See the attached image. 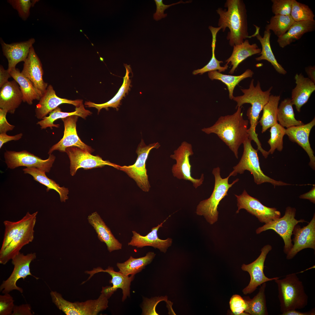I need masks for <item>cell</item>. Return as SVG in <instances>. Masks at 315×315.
<instances>
[{"label": "cell", "mask_w": 315, "mask_h": 315, "mask_svg": "<svg viewBox=\"0 0 315 315\" xmlns=\"http://www.w3.org/2000/svg\"><path fill=\"white\" fill-rule=\"evenodd\" d=\"M160 146L158 142L147 146L142 140L136 151L138 157L135 163L132 165L119 167L118 169L125 172L133 178L144 191L148 192L150 188L146 167V161L150 150L153 148L158 149Z\"/></svg>", "instance_id": "30bf717a"}, {"label": "cell", "mask_w": 315, "mask_h": 315, "mask_svg": "<svg viewBox=\"0 0 315 315\" xmlns=\"http://www.w3.org/2000/svg\"><path fill=\"white\" fill-rule=\"evenodd\" d=\"M295 79L296 86L292 90L291 100L297 111L300 112L301 107L307 102L315 91V83L302 74H296Z\"/></svg>", "instance_id": "4316f807"}, {"label": "cell", "mask_w": 315, "mask_h": 315, "mask_svg": "<svg viewBox=\"0 0 315 315\" xmlns=\"http://www.w3.org/2000/svg\"><path fill=\"white\" fill-rule=\"evenodd\" d=\"M65 152L70 160V172L72 176L74 175L77 170L81 168L87 169L107 165L118 169L119 165L108 161L104 160L99 156L92 155L75 146L67 148Z\"/></svg>", "instance_id": "9a60e30c"}, {"label": "cell", "mask_w": 315, "mask_h": 315, "mask_svg": "<svg viewBox=\"0 0 315 315\" xmlns=\"http://www.w3.org/2000/svg\"><path fill=\"white\" fill-rule=\"evenodd\" d=\"M13 297L6 293L0 295V315H11L15 306Z\"/></svg>", "instance_id": "681fc988"}, {"label": "cell", "mask_w": 315, "mask_h": 315, "mask_svg": "<svg viewBox=\"0 0 315 315\" xmlns=\"http://www.w3.org/2000/svg\"><path fill=\"white\" fill-rule=\"evenodd\" d=\"M300 199L309 200L314 204L315 203V185H313L312 189L306 193L300 195Z\"/></svg>", "instance_id": "9f6ffc18"}, {"label": "cell", "mask_w": 315, "mask_h": 315, "mask_svg": "<svg viewBox=\"0 0 315 315\" xmlns=\"http://www.w3.org/2000/svg\"><path fill=\"white\" fill-rule=\"evenodd\" d=\"M7 113L6 110L0 108V133H6L8 131L12 130L15 127L7 121L6 118Z\"/></svg>", "instance_id": "816d5d0a"}, {"label": "cell", "mask_w": 315, "mask_h": 315, "mask_svg": "<svg viewBox=\"0 0 315 315\" xmlns=\"http://www.w3.org/2000/svg\"><path fill=\"white\" fill-rule=\"evenodd\" d=\"M251 141L247 138L243 144L244 150L242 156L238 163L233 167V170L229 174L230 176H235L238 173L243 174L245 170L249 171L254 177V182L257 185L268 183L276 186L289 185L281 181L275 180L265 175L261 170L258 155V150L252 146Z\"/></svg>", "instance_id": "5b68a950"}, {"label": "cell", "mask_w": 315, "mask_h": 315, "mask_svg": "<svg viewBox=\"0 0 315 315\" xmlns=\"http://www.w3.org/2000/svg\"><path fill=\"white\" fill-rule=\"evenodd\" d=\"M231 56L225 61L228 64L230 62L232 67L229 73L232 74L238 65L247 57L257 54H260L261 49L256 43L250 44L248 40L246 39L242 43L233 46Z\"/></svg>", "instance_id": "83f0119b"}, {"label": "cell", "mask_w": 315, "mask_h": 315, "mask_svg": "<svg viewBox=\"0 0 315 315\" xmlns=\"http://www.w3.org/2000/svg\"><path fill=\"white\" fill-rule=\"evenodd\" d=\"M235 195L237 202V213L240 209H245L255 216L260 222L265 223L281 217L280 212L276 208L263 205L258 200L249 195L245 190L241 195Z\"/></svg>", "instance_id": "5bb4252c"}, {"label": "cell", "mask_w": 315, "mask_h": 315, "mask_svg": "<svg viewBox=\"0 0 315 315\" xmlns=\"http://www.w3.org/2000/svg\"><path fill=\"white\" fill-rule=\"evenodd\" d=\"M31 214L29 212L21 219L16 222L6 220L4 237L0 251L4 249L12 241L29 218Z\"/></svg>", "instance_id": "b9f144b4"}, {"label": "cell", "mask_w": 315, "mask_h": 315, "mask_svg": "<svg viewBox=\"0 0 315 315\" xmlns=\"http://www.w3.org/2000/svg\"><path fill=\"white\" fill-rule=\"evenodd\" d=\"M293 105L291 99L287 98L282 101L278 106L277 121L281 125L286 128L304 124L301 121L295 119Z\"/></svg>", "instance_id": "74e56055"}, {"label": "cell", "mask_w": 315, "mask_h": 315, "mask_svg": "<svg viewBox=\"0 0 315 315\" xmlns=\"http://www.w3.org/2000/svg\"><path fill=\"white\" fill-rule=\"evenodd\" d=\"M293 0H272V11L275 15H290Z\"/></svg>", "instance_id": "bcb514c9"}, {"label": "cell", "mask_w": 315, "mask_h": 315, "mask_svg": "<svg viewBox=\"0 0 315 315\" xmlns=\"http://www.w3.org/2000/svg\"><path fill=\"white\" fill-rule=\"evenodd\" d=\"M290 15L295 22H315V15L309 6L296 0H293Z\"/></svg>", "instance_id": "7bdbcfd3"}, {"label": "cell", "mask_w": 315, "mask_h": 315, "mask_svg": "<svg viewBox=\"0 0 315 315\" xmlns=\"http://www.w3.org/2000/svg\"><path fill=\"white\" fill-rule=\"evenodd\" d=\"M101 293L96 299L74 302L66 300L56 291H52L50 294L52 302L66 315H96L108 307L109 298Z\"/></svg>", "instance_id": "8992f818"}, {"label": "cell", "mask_w": 315, "mask_h": 315, "mask_svg": "<svg viewBox=\"0 0 315 315\" xmlns=\"http://www.w3.org/2000/svg\"><path fill=\"white\" fill-rule=\"evenodd\" d=\"M36 258L35 253L24 255L20 252L14 256L12 259V263L14 266L13 270L9 277L3 281L0 286V291L5 294L16 290L22 293L23 292L22 288L16 285L19 279L21 278L24 279L29 275L32 276L38 279V278L31 273L30 268L31 262Z\"/></svg>", "instance_id": "7c38bea8"}, {"label": "cell", "mask_w": 315, "mask_h": 315, "mask_svg": "<svg viewBox=\"0 0 315 315\" xmlns=\"http://www.w3.org/2000/svg\"><path fill=\"white\" fill-rule=\"evenodd\" d=\"M11 76L8 69L5 70L2 65L0 66V88L7 82Z\"/></svg>", "instance_id": "11a10c76"}, {"label": "cell", "mask_w": 315, "mask_h": 315, "mask_svg": "<svg viewBox=\"0 0 315 315\" xmlns=\"http://www.w3.org/2000/svg\"><path fill=\"white\" fill-rule=\"evenodd\" d=\"M13 79L19 84L23 96V102L29 105L33 104L34 100H39L42 93L34 86L32 82L24 76L19 70L16 68L9 71Z\"/></svg>", "instance_id": "f546056e"}, {"label": "cell", "mask_w": 315, "mask_h": 315, "mask_svg": "<svg viewBox=\"0 0 315 315\" xmlns=\"http://www.w3.org/2000/svg\"><path fill=\"white\" fill-rule=\"evenodd\" d=\"M34 314L29 304H26L15 305L11 315H33Z\"/></svg>", "instance_id": "f5cc1de1"}, {"label": "cell", "mask_w": 315, "mask_h": 315, "mask_svg": "<svg viewBox=\"0 0 315 315\" xmlns=\"http://www.w3.org/2000/svg\"><path fill=\"white\" fill-rule=\"evenodd\" d=\"M38 0H8L7 2L18 12L22 20L25 21L29 17L31 8L34 6Z\"/></svg>", "instance_id": "f6af8a7d"}, {"label": "cell", "mask_w": 315, "mask_h": 315, "mask_svg": "<svg viewBox=\"0 0 315 315\" xmlns=\"http://www.w3.org/2000/svg\"><path fill=\"white\" fill-rule=\"evenodd\" d=\"M192 145L186 141L182 142L180 146L174 151L170 157L176 161V163L172 168L173 176L179 179L188 181L191 182L193 187L197 188L202 184L204 175L202 174L200 178H195L191 175V165L190 157L193 155Z\"/></svg>", "instance_id": "9c48e42d"}, {"label": "cell", "mask_w": 315, "mask_h": 315, "mask_svg": "<svg viewBox=\"0 0 315 315\" xmlns=\"http://www.w3.org/2000/svg\"><path fill=\"white\" fill-rule=\"evenodd\" d=\"M256 31L254 34L257 39L259 41L262 46L261 52L259 54L261 55L255 59L256 61L266 60L270 62L276 71L279 73L283 75L286 74V71L277 62L272 51L270 43L271 33L270 31L265 30L264 35L262 37L259 34V28L255 25Z\"/></svg>", "instance_id": "4dcf8cb0"}, {"label": "cell", "mask_w": 315, "mask_h": 315, "mask_svg": "<svg viewBox=\"0 0 315 315\" xmlns=\"http://www.w3.org/2000/svg\"><path fill=\"white\" fill-rule=\"evenodd\" d=\"M163 300L167 302L168 301L167 296L155 297L150 299L144 298L142 306V312L141 314L159 315L156 311L155 308L158 304Z\"/></svg>", "instance_id": "7dc6e473"}, {"label": "cell", "mask_w": 315, "mask_h": 315, "mask_svg": "<svg viewBox=\"0 0 315 315\" xmlns=\"http://www.w3.org/2000/svg\"><path fill=\"white\" fill-rule=\"evenodd\" d=\"M156 6V10L155 13H154L153 18L154 20L156 21L160 20L162 18H164L167 16V13H164V11L169 7L177 4L181 3H189L190 1L186 2L181 1L178 2L171 4L169 5H165L163 3L162 0H155Z\"/></svg>", "instance_id": "f907efd6"}, {"label": "cell", "mask_w": 315, "mask_h": 315, "mask_svg": "<svg viewBox=\"0 0 315 315\" xmlns=\"http://www.w3.org/2000/svg\"><path fill=\"white\" fill-rule=\"evenodd\" d=\"M168 218L157 226L153 227L151 231L146 236H142L136 231H132L133 236L130 242L128 243V245L138 248L146 246H152L165 253L168 248L171 246L172 239L169 238L164 240L161 239L159 238L157 233L159 228L163 227V224Z\"/></svg>", "instance_id": "cb8c5ba5"}, {"label": "cell", "mask_w": 315, "mask_h": 315, "mask_svg": "<svg viewBox=\"0 0 315 315\" xmlns=\"http://www.w3.org/2000/svg\"><path fill=\"white\" fill-rule=\"evenodd\" d=\"M23 171L24 174L31 175L34 180L46 186L47 192L52 189L55 190L59 194L61 202H65L68 199L69 190L68 188L60 187L55 181L48 178L45 171L34 167L25 168Z\"/></svg>", "instance_id": "1f68e13d"}, {"label": "cell", "mask_w": 315, "mask_h": 315, "mask_svg": "<svg viewBox=\"0 0 315 315\" xmlns=\"http://www.w3.org/2000/svg\"><path fill=\"white\" fill-rule=\"evenodd\" d=\"M39 101L35 109V116L41 120L61 104H71L78 107L83 102L81 99L73 100L58 97L51 85L48 86Z\"/></svg>", "instance_id": "ffe728a7"}, {"label": "cell", "mask_w": 315, "mask_h": 315, "mask_svg": "<svg viewBox=\"0 0 315 315\" xmlns=\"http://www.w3.org/2000/svg\"><path fill=\"white\" fill-rule=\"evenodd\" d=\"M215 178V184L213 191L210 197L200 201L196 210V214L203 216L210 225H213L218 220V208L220 201L228 195L229 188L239 180L237 178L232 183H228L229 175L223 178L220 175V169L218 167L214 168L212 172Z\"/></svg>", "instance_id": "277c9868"}, {"label": "cell", "mask_w": 315, "mask_h": 315, "mask_svg": "<svg viewBox=\"0 0 315 315\" xmlns=\"http://www.w3.org/2000/svg\"><path fill=\"white\" fill-rule=\"evenodd\" d=\"M242 106L231 115L221 116L212 126L202 131L207 134L214 133L227 145L238 158V150L248 138L249 121L244 119Z\"/></svg>", "instance_id": "6da1fadb"}, {"label": "cell", "mask_w": 315, "mask_h": 315, "mask_svg": "<svg viewBox=\"0 0 315 315\" xmlns=\"http://www.w3.org/2000/svg\"><path fill=\"white\" fill-rule=\"evenodd\" d=\"M295 22L290 15H274L271 18L269 23L266 26L265 30H272L279 38L287 32Z\"/></svg>", "instance_id": "60d3db41"}, {"label": "cell", "mask_w": 315, "mask_h": 315, "mask_svg": "<svg viewBox=\"0 0 315 315\" xmlns=\"http://www.w3.org/2000/svg\"><path fill=\"white\" fill-rule=\"evenodd\" d=\"M153 252H148L144 257L134 258L130 256L128 259L123 263L118 262L116 266L120 272L128 276L135 275L141 272L146 266L150 263L155 256Z\"/></svg>", "instance_id": "836d02e7"}, {"label": "cell", "mask_w": 315, "mask_h": 315, "mask_svg": "<svg viewBox=\"0 0 315 315\" xmlns=\"http://www.w3.org/2000/svg\"><path fill=\"white\" fill-rule=\"evenodd\" d=\"M272 249V247L270 245L264 246L261 250L260 255L255 260L249 264H243L242 265V269L248 272L251 278L248 285L242 290L244 294L251 293L258 286L262 284L280 278L278 277L269 278L265 275L264 273L265 259L267 254Z\"/></svg>", "instance_id": "2e32d148"}, {"label": "cell", "mask_w": 315, "mask_h": 315, "mask_svg": "<svg viewBox=\"0 0 315 315\" xmlns=\"http://www.w3.org/2000/svg\"><path fill=\"white\" fill-rule=\"evenodd\" d=\"M315 125V117L309 123L305 124L290 127L285 129V135L292 141L296 143L306 152L310 159L309 165L315 169V157L311 148L309 137L310 131Z\"/></svg>", "instance_id": "7402d4cb"}, {"label": "cell", "mask_w": 315, "mask_h": 315, "mask_svg": "<svg viewBox=\"0 0 315 315\" xmlns=\"http://www.w3.org/2000/svg\"><path fill=\"white\" fill-rule=\"evenodd\" d=\"M78 117L77 116L72 115L62 119L64 127L63 137L50 148L48 153L49 155L55 150L65 152L67 148L71 146L78 147L90 153L93 151L94 150L82 142L78 135L76 123Z\"/></svg>", "instance_id": "e0dca14e"}, {"label": "cell", "mask_w": 315, "mask_h": 315, "mask_svg": "<svg viewBox=\"0 0 315 315\" xmlns=\"http://www.w3.org/2000/svg\"><path fill=\"white\" fill-rule=\"evenodd\" d=\"M99 272L107 273L112 277L109 282L112 284V286L102 287V290L105 293L111 297L118 288H120L122 290L123 294L122 302H124L127 297L130 296L131 283L133 280L135 275H132L130 276H125L119 271H115L113 267L110 266L105 270L98 267L94 268L91 271H86V273L90 275V278L95 274Z\"/></svg>", "instance_id": "d6986e66"}, {"label": "cell", "mask_w": 315, "mask_h": 315, "mask_svg": "<svg viewBox=\"0 0 315 315\" xmlns=\"http://www.w3.org/2000/svg\"><path fill=\"white\" fill-rule=\"evenodd\" d=\"M305 71L308 76V78L315 83V66H309L306 67L305 68Z\"/></svg>", "instance_id": "680465c9"}, {"label": "cell", "mask_w": 315, "mask_h": 315, "mask_svg": "<svg viewBox=\"0 0 315 315\" xmlns=\"http://www.w3.org/2000/svg\"><path fill=\"white\" fill-rule=\"evenodd\" d=\"M23 136L22 133L14 136H9L6 133H0V148L4 144L8 141L12 140L18 141Z\"/></svg>", "instance_id": "db71d44e"}, {"label": "cell", "mask_w": 315, "mask_h": 315, "mask_svg": "<svg viewBox=\"0 0 315 315\" xmlns=\"http://www.w3.org/2000/svg\"><path fill=\"white\" fill-rule=\"evenodd\" d=\"M272 88V86L266 91H263L260 82L258 81L256 86H254V79H252L248 89H241L243 95L234 97L232 99L237 103L236 108L246 103L251 105L246 113L251 125H256L258 123L259 114L268 102Z\"/></svg>", "instance_id": "52a82bcc"}, {"label": "cell", "mask_w": 315, "mask_h": 315, "mask_svg": "<svg viewBox=\"0 0 315 315\" xmlns=\"http://www.w3.org/2000/svg\"><path fill=\"white\" fill-rule=\"evenodd\" d=\"M5 162L8 168L13 169L21 166L36 168L49 173L55 161V157L49 155L43 160L26 150L20 151L6 150L4 154Z\"/></svg>", "instance_id": "8fae6325"}, {"label": "cell", "mask_w": 315, "mask_h": 315, "mask_svg": "<svg viewBox=\"0 0 315 315\" xmlns=\"http://www.w3.org/2000/svg\"><path fill=\"white\" fill-rule=\"evenodd\" d=\"M38 212L31 215L10 243L3 250L0 251V263L6 264L20 252L25 245L34 239V230Z\"/></svg>", "instance_id": "4fadbf2b"}, {"label": "cell", "mask_w": 315, "mask_h": 315, "mask_svg": "<svg viewBox=\"0 0 315 315\" xmlns=\"http://www.w3.org/2000/svg\"><path fill=\"white\" fill-rule=\"evenodd\" d=\"M35 42V39L32 38L25 41L7 44L0 38L3 54L8 61V71L15 68L18 63L25 61Z\"/></svg>", "instance_id": "603a6c76"}, {"label": "cell", "mask_w": 315, "mask_h": 315, "mask_svg": "<svg viewBox=\"0 0 315 315\" xmlns=\"http://www.w3.org/2000/svg\"><path fill=\"white\" fill-rule=\"evenodd\" d=\"M296 212L295 208L287 207L283 217L265 223L256 230V233L258 234L269 230H274L283 239L284 243V252L287 254L293 246L291 237L295 226L298 223L306 222L304 219H296Z\"/></svg>", "instance_id": "ba28073f"}, {"label": "cell", "mask_w": 315, "mask_h": 315, "mask_svg": "<svg viewBox=\"0 0 315 315\" xmlns=\"http://www.w3.org/2000/svg\"><path fill=\"white\" fill-rule=\"evenodd\" d=\"M280 99V95H270L263 107L262 115L258 122L262 127V133L277 123V110Z\"/></svg>", "instance_id": "d590c367"}, {"label": "cell", "mask_w": 315, "mask_h": 315, "mask_svg": "<svg viewBox=\"0 0 315 315\" xmlns=\"http://www.w3.org/2000/svg\"><path fill=\"white\" fill-rule=\"evenodd\" d=\"M294 235L293 240L294 244L286 254L288 260L293 259L302 250L311 248L315 250V214L308 224L301 228L297 224L293 232Z\"/></svg>", "instance_id": "ac0fdd59"}, {"label": "cell", "mask_w": 315, "mask_h": 315, "mask_svg": "<svg viewBox=\"0 0 315 315\" xmlns=\"http://www.w3.org/2000/svg\"><path fill=\"white\" fill-rule=\"evenodd\" d=\"M21 72L32 82L37 89L43 94L48 84L43 80L42 64L33 46L30 48L24 62L23 67Z\"/></svg>", "instance_id": "44dd1931"}, {"label": "cell", "mask_w": 315, "mask_h": 315, "mask_svg": "<svg viewBox=\"0 0 315 315\" xmlns=\"http://www.w3.org/2000/svg\"><path fill=\"white\" fill-rule=\"evenodd\" d=\"M23 96L18 83L14 80L8 81L1 88L0 108L14 114L22 101Z\"/></svg>", "instance_id": "d4e9b609"}, {"label": "cell", "mask_w": 315, "mask_h": 315, "mask_svg": "<svg viewBox=\"0 0 315 315\" xmlns=\"http://www.w3.org/2000/svg\"><path fill=\"white\" fill-rule=\"evenodd\" d=\"M209 28L211 31L212 35V41L211 43L212 56L211 59L209 63L204 67L200 69L194 70L192 74L194 75H196L200 74H202L204 73L213 71L218 70L220 73L225 71L227 69L228 66L226 63L224 66H220V63L223 62L221 61H219L216 59L215 54V50L216 42V37L217 33L220 29V27H215L212 26H209Z\"/></svg>", "instance_id": "ab89813d"}, {"label": "cell", "mask_w": 315, "mask_h": 315, "mask_svg": "<svg viewBox=\"0 0 315 315\" xmlns=\"http://www.w3.org/2000/svg\"><path fill=\"white\" fill-rule=\"evenodd\" d=\"M266 283L261 284L257 294L252 299L249 297L243 298L247 304L245 312L249 315H268L265 295Z\"/></svg>", "instance_id": "8d00e7d4"}, {"label": "cell", "mask_w": 315, "mask_h": 315, "mask_svg": "<svg viewBox=\"0 0 315 315\" xmlns=\"http://www.w3.org/2000/svg\"><path fill=\"white\" fill-rule=\"evenodd\" d=\"M315 29V22H295L286 33L278 38L277 42L279 46L283 48L300 39L305 33L313 32Z\"/></svg>", "instance_id": "f1b7e54d"}, {"label": "cell", "mask_w": 315, "mask_h": 315, "mask_svg": "<svg viewBox=\"0 0 315 315\" xmlns=\"http://www.w3.org/2000/svg\"><path fill=\"white\" fill-rule=\"evenodd\" d=\"M223 9L219 8L216 11L219 16L218 25L223 32L227 28L229 31L227 36L230 46L233 47L243 42L249 36L247 10L242 0H227Z\"/></svg>", "instance_id": "7a4b0ae2"}, {"label": "cell", "mask_w": 315, "mask_h": 315, "mask_svg": "<svg viewBox=\"0 0 315 315\" xmlns=\"http://www.w3.org/2000/svg\"><path fill=\"white\" fill-rule=\"evenodd\" d=\"M124 65L126 70L125 75L123 77V84L115 95L108 102L102 104H96L90 102H85L84 104L86 107L96 108L98 110V113L103 108L107 109L108 107H113L118 109L120 101L125 96V94L128 92L130 85L131 80L129 76L131 69L130 66L126 64H124Z\"/></svg>", "instance_id": "e575fe53"}, {"label": "cell", "mask_w": 315, "mask_h": 315, "mask_svg": "<svg viewBox=\"0 0 315 315\" xmlns=\"http://www.w3.org/2000/svg\"><path fill=\"white\" fill-rule=\"evenodd\" d=\"M88 220L95 230L99 240L106 244L110 252L122 249V244L115 237L110 228L97 212L90 215L88 216Z\"/></svg>", "instance_id": "484cf974"}, {"label": "cell", "mask_w": 315, "mask_h": 315, "mask_svg": "<svg viewBox=\"0 0 315 315\" xmlns=\"http://www.w3.org/2000/svg\"><path fill=\"white\" fill-rule=\"evenodd\" d=\"M253 72L250 69H247L242 74L239 76H232L221 74L216 70L208 72L209 78L212 80L214 79L220 80L227 86L229 93V97L232 99L234 97L233 91L235 87L241 81L248 77H251Z\"/></svg>", "instance_id": "f35d334b"}, {"label": "cell", "mask_w": 315, "mask_h": 315, "mask_svg": "<svg viewBox=\"0 0 315 315\" xmlns=\"http://www.w3.org/2000/svg\"><path fill=\"white\" fill-rule=\"evenodd\" d=\"M281 315H314L315 311L314 309H312L310 311L305 312H301L296 310H292L287 311L282 313Z\"/></svg>", "instance_id": "6f0895ef"}, {"label": "cell", "mask_w": 315, "mask_h": 315, "mask_svg": "<svg viewBox=\"0 0 315 315\" xmlns=\"http://www.w3.org/2000/svg\"><path fill=\"white\" fill-rule=\"evenodd\" d=\"M274 281L278 286V297L282 313L302 309L307 305L308 297L302 282L296 273L287 274L283 279Z\"/></svg>", "instance_id": "3957f363"}, {"label": "cell", "mask_w": 315, "mask_h": 315, "mask_svg": "<svg viewBox=\"0 0 315 315\" xmlns=\"http://www.w3.org/2000/svg\"><path fill=\"white\" fill-rule=\"evenodd\" d=\"M285 129L278 122L271 127V136L267 141L270 147L268 151L270 154H273L276 149L280 152L282 150L283 138L285 135Z\"/></svg>", "instance_id": "ee69618b"}, {"label": "cell", "mask_w": 315, "mask_h": 315, "mask_svg": "<svg viewBox=\"0 0 315 315\" xmlns=\"http://www.w3.org/2000/svg\"><path fill=\"white\" fill-rule=\"evenodd\" d=\"M229 304L230 310L234 314L249 315L245 312L247 308V304L244 298L239 295H233L230 299Z\"/></svg>", "instance_id": "c3c4849f"}, {"label": "cell", "mask_w": 315, "mask_h": 315, "mask_svg": "<svg viewBox=\"0 0 315 315\" xmlns=\"http://www.w3.org/2000/svg\"><path fill=\"white\" fill-rule=\"evenodd\" d=\"M49 114L48 116L45 117L36 123L37 125L40 126L41 129H46L48 127H50L51 129L53 127H59V125L54 124V122L59 119L76 115L85 119L86 118L91 114L92 113L90 111L85 109L84 105L82 104L79 107H76L75 111L71 112H62L61 109L58 107Z\"/></svg>", "instance_id": "d6a6232c"}]
</instances>
